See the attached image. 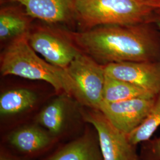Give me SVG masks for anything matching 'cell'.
Here are the masks:
<instances>
[{
  "label": "cell",
  "mask_w": 160,
  "mask_h": 160,
  "mask_svg": "<svg viewBox=\"0 0 160 160\" xmlns=\"http://www.w3.org/2000/svg\"><path fill=\"white\" fill-rule=\"evenodd\" d=\"M104 25L66 35L81 51L104 63L159 61L160 37L151 26Z\"/></svg>",
  "instance_id": "6da1fadb"
},
{
  "label": "cell",
  "mask_w": 160,
  "mask_h": 160,
  "mask_svg": "<svg viewBox=\"0 0 160 160\" xmlns=\"http://www.w3.org/2000/svg\"><path fill=\"white\" fill-rule=\"evenodd\" d=\"M29 33L12 40L3 52L1 57V74L43 81L56 91L63 90L70 94L71 82L65 69L40 58L29 44Z\"/></svg>",
  "instance_id": "7a4b0ae2"
},
{
  "label": "cell",
  "mask_w": 160,
  "mask_h": 160,
  "mask_svg": "<svg viewBox=\"0 0 160 160\" xmlns=\"http://www.w3.org/2000/svg\"><path fill=\"white\" fill-rule=\"evenodd\" d=\"M156 12L137 0H75L76 19L86 30L154 23Z\"/></svg>",
  "instance_id": "3957f363"
},
{
  "label": "cell",
  "mask_w": 160,
  "mask_h": 160,
  "mask_svg": "<svg viewBox=\"0 0 160 160\" xmlns=\"http://www.w3.org/2000/svg\"><path fill=\"white\" fill-rule=\"evenodd\" d=\"M65 69L71 82L70 94L82 104L99 110L103 100L104 65L80 51Z\"/></svg>",
  "instance_id": "277c9868"
},
{
  "label": "cell",
  "mask_w": 160,
  "mask_h": 160,
  "mask_svg": "<svg viewBox=\"0 0 160 160\" xmlns=\"http://www.w3.org/2000/svg\"><path fill=\"white\" fill-rule=\"evenodd\" d=\"M30 46L47 62L60 68H67L80 50L65 34L51 29L39 28L28 34Z\"/></svg>",
  "instance_id": "5b68a950"
},
{
  "label": "cell",
  "mask_w": 160,
  "mask_h": 160,
  "mask_svg": "<svg viewBox=\"0 0 160 160\" xmlns=\"http://www.w3.org/2000/svg\"><path fill=\"white\" fill-rule=\"evenodd\" d=\"M97 131L103 160H136L128 135L114 127L98 110L84 114Z\"/></svg>",
  "instance_id": "8992f818"
},
{
  "label": "cell",
  "mask_w": 160,
  "mask_h": 160,
  "mask_svg": "<svg viewBox=\"0 0 160 160\" xmlns=\"http://www.w3.org/2000/svg\"><path fill=\"white\" fill-rule=\"evenodd\" d=\"M156 97H139L113 103L103 101L98 110L114 127L128 135L146 119Z\"/></svg>",
  "instance_id": "52a82bcc"
},
{
  "label": "cell",
  "mask_w": 160,
  "mask_h": 160,
  "mask_svg": "<svg viewBox=\"0 0 160 160\" xmlns=\"http://www.w3.org/2000/svg\"><path fill=\"white\" fill-rule=\"evenodd\" d=\"M106 74L138 86L154 96L160 92V62H122L104 65Z\"/></svg>",
  "instance_id": "ba28073f"
},
{
  "label": "cell",
  "mask_w": 160,
  "mask_h": 160,
  "mask_svg": "<svg viewBox=\"0 0 160 160\" xmlns=\"http://www.w3.org/2000/svg\"><path fill=\"white\" fill-rule=\"evenodd\" d=\"M20 4L30 17L51 24L76 19L75 0H1Z\"/></svg>",
  "instance_id": "9c48e42d"
},
{
  "label": "cell",
  "mask_w": 160,
  "mask_h": 160,
  "mask_svg": "<svg viewBox=\"0 0 160 160\" xmlns=\"http://www.w3.org/2000/svg\"><path fill=\"white\" fill-rule=\"evenodd\" d=\"M1 7L0 10V39L12 40L30 32V18L19 3Z\"/></svg>",
  "instance_id": "30bf717a"
},
{
  "label": "cell",
  "mask_w": 160,
  "mask_h": 160,
  "mask_svg": "<svg viewBox=\"0 0 160 160\" xmlns=\"http://www.w3.org/2000/svg\"><path fill=\"white\" fill-rule=\"evenodd\" d=\"M157 97L143 88L129 82L106 74L103 89V102L113 103L139 97Z\"/></svg>",
  "instance_id": "8fae6325"
},
{
  "label": "cell",
  "mask_w": 160,
  "mask_h": 160,
  "mask_svg": "<svg viewBox=\"0 0 160 160\" xmlns=\"http://www.w3.org/2000/svg\"><path fill=\"white\" fill-rule=\"evenodd\" d=\"M12 146L22 152L30 153L45 148L51 142L45 132L36 126H26L12 132L9 136Z\"/></svg>",
  "instance_id": "7c38bea8"
},
{
  "label": "cell",
  "mask_w": 160,
  "mask_h": 160,
  "mask_svg": "<svg viewBox=\"0 0 160 160\" xmlns=\"http://www.w3.org/2000/svg\"><path fill=\"white\" fill-rule=\"evenodd\" d=\"M36 100V94L28 89L7 91L0 97V113L3 116L17 114L32 108Z\"/></svg>",
  "instance_id": "4fadbf2b"
},
{
  "label": "cell",
  "mask_w": 160,
  "mask_h": 160,
  "mask_svg": "<svg viewBox=\"0 0 160 160\" xmlns=\"http://www.w3.org/2000/svg\"><path fill=\"white\" fill-rule=\"evenodd\" d=\"M66 115L64 99L59 97L43 109L38 116L42 126L53 134H58L63 128Z\"/></svg>",
  "instance_id": "5bb4252c"
},
{
  "label": "cell",
  "mask_w": 160,
  "mask_h": 160,
  "mask_svg": "<svg viewBox=\"0 0 160 160\" xmlns=\"http://www.w3.org/2000/svg\"><path fill=\"white\" fill-rule=\"evenodd\" d=\"M160 126V92L154 104L143 122L128 135L132 145L148 141Z\"/></svg>",
  "instance_id": "9a60e30c"
},
{
  "label": "cell",
  "mask_w": 160,
  "mask_h": 160,
  "mask_svg": "<svg viewBox=\"0 0 160 160\" xmlns=\"http://www.w3.org/2000/svg\"><path fill=\"white\" fill-rule=\"evenodd\" d=\"M49 160H99L92 142L86 139L72 142Z\"/></svg>",
  "instance_id": "2e32d148"
},
{
  "label": "cell",
  "mask_w": 160,
  "mask_h": 160,
  "mask_svg": "<svg viewBox=\"0 0 160 160\" xmlns=\"http://www.w3.org/2000/svg\"><path fill=\"white\" fill-rule=\"evenodd\" d=\"M144 6L149 7L156 11H160V0H137Z\"/></svg>",
  "instance_id": "e0dca14e"
},
{
  "label": "cell",
  "mask_w": 160,
  "mask_h": 160,
  "mask_svg": "<svg viewBox=\"0 0 160 160\" xmlns=\"http://www.w3.org/2000/svg\"><path fill=\"white\" fill-rule=\"evenodd\" d=\"M154 151L156 155L160 158V138L158 139L154 145Z\"/></svg>",
  "instance_id": "ac0fdd59"
},
{
  "label": "cell",
  "mask_w": 160,
  "mask_h": 160,
  "mask_svg": "<svg viewBox=\"0 0 160 160\" xmlns=\"http://www.w3.org/2000/svg\"><path fill=\"white\" fill-rule=\"evenodd\" d=\"M154 23L160 32V12L157 11L154 19Z\"/></svg>",
  "instance_id": "d6986e66"
},
{
  "label": "cell",
  "mask_w": 160,
  "mask_h": 160,
  "mask_svg": "<svg viewBox=\"0 0 160 160\" xmlns=\"http://www.w3.org/2000/svg\"><path fill=\"white\" fill-rule=\"evenodd\" d=\"M1 160H9V159H7V158H1Z\"/></svg>",
  "instance_id": "ffe728a7"
},
{
  "label": "cell",
  "mask_w": 160,
  "mask_h": 160,
  "mask_svg": "<svg viewBox=\"0 0 160 160\" xmlns=\"http://www.w3.org/2000/svg\"><path fill=\"white\" fill-rule=\"evenodd\" d=\"M159 12H160V11H159Z\"/></svg>",
  "instance_id": "44dd1931"
}]
</instances>
